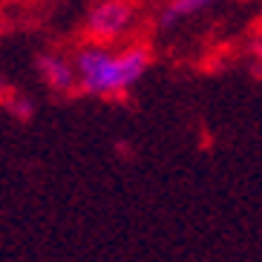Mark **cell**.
Here are the masks:
<instances>
[{"label":"cell","mask_w":262,"mask_h":262,"mask_svg":"<svg viewBox=\"0 0 262 262\" xmlns=\"http://www.w3.org/2000/svg\"><path fill=\"white\" fill-rule=\"evenodd\" d=\"M153 67V55L147 47H124L110 49L107 43H86L75 52L72 70H75V86L81 93L95 98H113V95L130 93L141 84V78Z\"/></svg>","instance_id":"obj_1"},{"label":"cell","mask_w":262,"mask_h":262,"mask_svg":"<svg viewBox=\"0 0 262 262\" xmlns=\"http://www.w3.org/2000/svg\"><path fill=\"white\" fill-rule=\"evenodd\" d=\"M0 104H3V110H6L12 118H17V121H29V118L35 116V101L24 93H15V90L0 101Z\"/></svg>","instance_id":"obj_5"},{"label":"cell","mask_w":262,"mask_h":262,"mask_svg":"<svg viewBox=\"0 0 262 262\" xmlns=\"http://www.w3.org/2000/svg\"><path fill=\"white\" fill-rule=\"evenodd\" d=\"M216 0H167L159 12V29H176L179 24H185L190 17L202 15L205 9H210Z\"/></svg>","instance_id":"obj_4"},{"label":"cell","mask_w":262,"mask_h":262,"mask_svg":"<svg viewBox=\"0 0 262 262\" xmlns=\"http://www.w3.org/2000/svg\"><path fill=\"white\" fill-rule=\"evenodd\" d=\"M38 72L52 93H72L75 90V70H72V61H67L63 55L43 52L38 58Z\"/></svg>","instance_id":"obj_3"},{"label":"cell","mask_w":262,"mask_h":262,"mask_svg":"<svg viewBox=\"0 0 262 262\" xmlns=\"http://www.w3.org/2000/svg\"><path fill=\"white\" fill-rule=\"evenodd\" d=\"M139 20V6L136 0H98L90 15H86V29L98 43L124 38Z\"/></svg>","instance_id":"obj_2"}]
</instances>
